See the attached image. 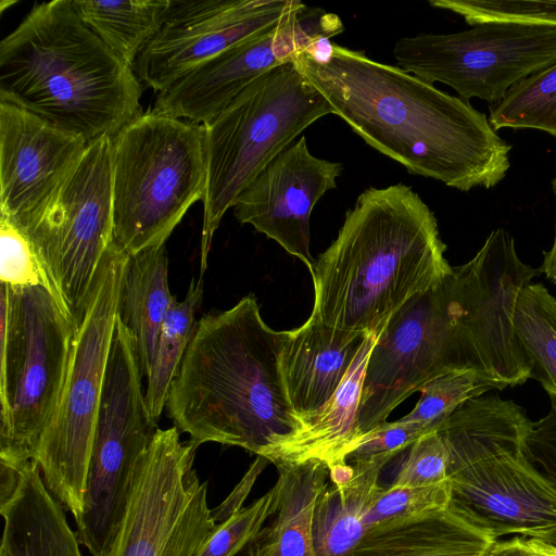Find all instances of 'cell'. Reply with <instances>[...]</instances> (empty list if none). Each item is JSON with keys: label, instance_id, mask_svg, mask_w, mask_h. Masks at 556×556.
<instances>
[{"label": "cell", "instance_id": "obj_26", "mask_svg": "<svg viewBox=\"0 0 556 556\" xmlns=\"http://www.w3.org/2000/svg\"><path fill=\"white\" fill-rule=\"evenodd\" d=\"M80 20L127 65L159 33L172 0H72Z\"/></svg>", "mask_w": 556, "mask_h": 556}, {"label": "cell", "instance_id": "obj_5", "mask_svg": "<svg viewBox=\"0 0 556 556\" xmlns=\"http://www.w3.org/2000/svg\"><path fill=\"white\" fill-rule=\"evenodd\" d=\"M205 126L150 110L113 136V242L128 255L165 245L203 201Z\"/></svg>", "mask_w": 556, "mask_h": 556}, {"label": "cell", "instance_id": "obj_1", "mask_svg": "<svg viewBox=\"0 0 556 556\" xmlns=\"http://www.w3.org/2000/svg\"><path fill=\"white\" fill-rule=\"evenodd\" d=\"M293 61L334 115L408 173L460 191L506 176L511 147L469 101L337 43L324 62L303 52Z\"/></svg>", "mask_w": 556, "mask_h": 556}, {"label": "cell", "instance_id": "obj_27", "mask_svg": "<svg viewBox=\"0 0 556 556\" xmlns=\"http://www.w3.org/2000/svg\"><path fill=\"white\" fill-rule=\"evenodd\" d=\"M203 299V279L191 280L182 301L174 298L162 324L154 364L144 393L148 409L156 420L166 406L172 382L197 328L195 314Z\"/></svg>", "mask_w": 556, "mask_h": 556}, {"label": "cell", "instance_id": "obj_38", "mask_svg": "<svg viewBox=\"0 0 556 556\" xmlns=\"http://www.w3.org/2000/svg\"><path fill=\"white\" fill-rule=\"evenodd\" d=\"M269 463L266 457L256 455V459L251 464L248 471L230 494L217 507L211 510L212 518L216 525L225 521L243 508L242 505L251 492L253 484Z\"/></svg>", "mask_w": 556, "mask_h": 556}, {"label": "cell", "instance_id": "obj_33", "mask_svg": "<svg viewBox=\"0 0 556 556\" xmlns=\"http://www.w3.org/2000/svg\"><path fill=\"white\" fill-rule=\"evenodd\" d=\"M273 491L216 525L197 556H235L254 539L273 515Z\"/></svg>", "mask_w": 556, "mask_h": 556}, {"label": "cell", "instance_id": "obj_20", "mask_svg": "<svg viewBox=\"0 0 556 556\" xmlns=\"http://www.w3.org/2000/svg\"><path fill=\"white\" fill-rule=\"evenodd\" d=\"M376 333H370L332 397L302 421L300 430L268 450L266 457L278 464L317 459L331 467L345 463L358 442L357 413L368 357Z\"/></svg>", "mask_w": 556, "mask_h": 556}, {"label": "cell", "instance_id": "obj_44", "mask_svg": "<svg viewBox=\"0 0 556 556\" xmlns=\"http://www.w3.org/2000/svg\"><path fill=\"white\" fill-rule=\"evenodd\" d=\"M532 539H535V540L542 542L543 544H546L553 548H556V528H554L545 533H542L540 535H536Z\"/></svg>", "mask_w": 556, "mask_h": 556}, {"label": "cell", "instance_id": "obj_11", "mask_svg": "<svg viewBox=\"0 0 556 556\" xmlns=\"http://www.w3.org/2000/svg\"><path fill=\"white\" fill-rule=\"evenodd\" d=\"M22 232L52 293L78 330L99 265L113 241L112 136L89 142L43 214Z\"/></svg>", "mask_w": 556, "mask_h": 556}, {"label": "cell", "instance_id": "obj_18", "mask_svg": "<svg viewBox=\"0 0 556 556\" xmlns=\"http://www.w3.org/2000/svg\"><path fill=\"white\" fill-rule=\"evenodd\" d=\"M342 164L314 156L304 136L292 142L242 190L233 215L275 240L313 270L309 219L319 199L337 187Z\"/></svg>", "mask_w": 556, "mask_h": 556}, {"label": "cell", "instance_id": "obj_28", "mask_svg": "<svg viewBox=\"0 0 556 556\" xmlns=\"http://www.w3.org/2000/svg\"><path fill=\"white\" fill-rule=\"evenodd\" d=\"M514 329L532 362L531 377L540 381L556 405V299L542 283H528L519 292Z\"/></svg>", "mask_w": 556, "mask_h": 556}, {"label": "cell", "instance_id": "obj_22", "mask_svg": "<svg viewBox=\"0 0 556 556\" xmlns=\"http://www.w3.org/2000/svg\"><path fill=\"white\" fill-rule=\"evenodd\" d=\"M63 506L47 489L35 460L23 469L14 497L0 507L4 520L0 553L5 556H83Z\"/></svg>", "mask_w": 556, "mask_h": 556}, {"label": "cell", "instance_id": "obj_43", "mask_svg": "<svg viewBox=\"0 0 556 556\" xmlns=\"http://www.w3.org/2000/svg\"><path fill=\"white\" fill-rule=\"evenodd\" d=\"M527 542L539 556H556V548L543 544L542 542L532 538H528Z\"/></svg>", "mask_w": 556, "mask_h": 556}, {"label": "cell", "instance_id": "obj_42", "mask_svg": "<svg viewBox=\"0 0 556 556\" xmlns=\"http://www.w3.org/2000/svg\"><path fill=\"white\" fill-rule=\"evenodd\" d=\"M329 481L336 486L346 485L355 476V468L352 464L338 463L328 468Z\"/></svg>", "mask_w": 556, "mask_h": 556}, {"label": "cell", "instance_id": "obj_7", "mask_svg": "<svg viewBox=\"0 0 556 556\" xmlns=\"http://www.w3.org/2000/svg\"><path fill=\"white\" fill-rule=\"evenodd\" d=\"M465 369L475 370L482 380L469 292L463 276L453 267L438 285L412 298L378 330L358 405V441L424 384Z\"/></svg>", "mask_w": 556, "mask_h": 556}, {"label": "cell", "instance_id": "obj_31", "mask_svg": "<svg viewBox=\"0 0 556 556\" xmlns=\"http://www.w3.org/2000/svg\"><path fill=\"white\" fill-rule=\"evenodd\" d=\"M450 496L448 480L422 486L379 485L363 517L365 533L391 520L446 508Z\"/></svg>", "mask_w": 556, "mask_h": 556}, {"label": "cell", "instance_id": "obj_25", "mask_svg": "<svg viewBox=\"0 0 556 556\" xmlns=\"http://www.w3.org/2000/svg\"><path fill=\"white\" fill-rule=\"evenodd\" d=\"M388 463L382 459L354 463L355 476L346 485L336 486L328 482L320 492L313 519L318 556H344L362 540L364 514Z\"/></svg>", "mask_w": 556, "mask_h": 556}, {"label": "cell", "instance_id": "obj_37", "mask_svg": "<svg viewBox=\"0 0 556 556\" xmlns=\"http://www.w3.org/2000/svg\"><path fill=\"white\" fill-rule=\"evenodd\" d=\"M522 454L533 470L556 493V405L531 425L525 435Z\"/></svg>", "mask_w": 556, "mask_h": 556}, {"label": "cell", "instance_id": "obj_24", "mask_svg": "<svg viewBox=\"0 0 556 556\" xmlns=\"http://www.w3.org/2000/svg\"><path fill=\"white\" fill-rule=\"evenodd\" d=\"M175 296L168 287L165 245L127 256L117 317L131 334L142 377H149L155 358L160 331Z\"/></svg>", "mask_w": 556, "mask_h": 556}, {"label": "cell", "instance_id": "obj_8", "mask_svg": "<svg viewBox=\"0 0 556 556\" xmlns=\"http://www.w3.org/2000/svg\"><path fill=\"white\" fill-rule=\"evenodd\" d=\"M0 462L35 460L59 407L76 328L42 285L0 286Z\"/></svg>", "mask_w": 556, "mask_h": 556}, {"label": "cell", "instance_id": "obj_39", "mask_svg": "<svg viewBox=\"0 0 556 556\" xmlns=\"http://www.w3.org/2000/svg\"><path fill=\"white\" fill-rule=\"evenodd\" d=\"M24 467L18 469L0 462V507L5 506L17 492Z\"/></svg>", "mask_w": 556, "mask_h": 556}, {"label": "cell", "instance_id": "obj_6", "mask_svg": "<svg viewBox=\"0 0 556 556\" xmlns=\"http://www.w3.org/2000/svg\"><path fill=\"white\" fill-rule=\"evenodd\" d=\"M328 114H333L330 103L292 60L256 78L204 124L201 277L214 233L238 195L305 128Z\"/></svg>", "mask_w": 556, "mask_h": 556}, {"label": "cell", "instance_id": "obj_23", "mask_svg": "<svg viewBox=\"0 0 556 556\" xmlns=\"http://www.w3.org/2000/svg\"><path fill=\"white\" fill-rule=\"evenodd\" d=\"M495 541L446 507L376 526L344 556H484Z\"/></svg>", "mask_w": 556, "mask_h": 556}, {"label": "cell", "instance_id": "obj_9", "mask_svg": "<svg viewBox=\"0 0 556 556\" xmlns=\"http://www.w3.org/2000/svg\"><path fill=\"white\" fill-rule=\"evenodd\" d=\"M127 256L112 241L102 257L76 332L61 401L35 459L47 489L75 520L84 510L93 431Z\"/></svg>", "mask_w": 556, "mask_h": 556}, {"label": "cell", "instance_id": "obj_19", "mask_svg": "<svg viewBox=\"0 0 556 556\" xmlns=\"http://www.w3.org/2000/svg\"><path fill=\"white\" fill-rule=\"evenodd\" d=\"M368 336L329 326L312 315L287 331L281 369L301 422L332 397Z\"/></svg>", "mask_w": 556, "mask_h": 556}, {"label": "cell", "instance_id": "obj_41", "mask_svg": "<svg viewBox=\"0 0 556 556\" xmlns=\"http://www.w3.org/2000/svg\"><path fill=\"white\" fill-rule=\"evenodd\" d=\"M552 188L556 198V176L552 180ZM543 263L539 268L540 273L544 274L553 283H556V222L552 247L548 251L543 252Z\"/></svg>", "mask_w": 556, "mask_h": 556}, {"label": "cell", "instance_id": "obj_35", "mask_svg": "<svg viewBox=\"0 0 556 556\" xmlns=\"http://www.w3.org/2000/svg\"><path fill=\"white\" fill-rule=\"evenodd\" d=\"M448 453L441 434L430 431L409 447L392 484L430 485L448 480Z\"/></svg>", "mask_w": 556, "mask_h": 556}, {"label": "cell", "instance_id": "obj_29", "mask_svg": "<svg viewBox=\"0 0 556 556\" xmlns=\"http://www.w3.org/2000/svg\"><path fill=\"white\" fill-rule=\"evenodd\" d=\"M489 110L495 130L529 128L556 138V62L515 85Z\"/></svg>", "mask_w": 556, "mask_h": 556}, {"label": "cell", "instance_id": "obj_10", "mask_svg": "<svg viewBox=\"0 0 556 556\" xmlns=\"http://www.w3.org/2000/svg\"><path fill=\"white\" fill-rule=\"evenodd\" d=\"M135 341L116 316L86 478L79 543L100 556L115 534L157 431L141 387Z\"/></svg>", "mask_w": 556, "mask_h": 556}, {"label": "cell", "instance_id": "obj_12", "mask_svg": "<svg viewBox=\"0 0 556 556\" xmlns=\"http://www.w3.org/2000/svg\"><path fill=\"white\" fill-rule=\"evenodd\" d=\"M396 66L452 87L465 101L500 102L518 83L556 62V26L489 22L452 34L399 39Z\"/></svg>", "mask_w": 556, "mask_h": 556}, {"label": "cell", "instance_id": "obj_16", "mask_svg": "<svg viewBox=\"0 0 556 556\" xmlns=\"http://www.w3.org/2000/svg\"><path fill=\"white\" fill-rule=\"evenodd\" d=\"M523 439L448 475L447 507L494 540L514 533L534 538L556 528V493L526 460Z\"/></svg>", "mask_w": 556, "mask_h": 556}, {"label": "cell", "instance_id": "obj_3", "mask_svg": "<svg viewBox=\"0 0 556 556\" xmlns=\"http://www.w3.org/2000/svg\"><path fill=\"white\" fill-rule=\"evenodd\" d=\"M445 250L433 212L410 187H370L315 261L311 315L343 330L376 333L452 271Z\"/></svg>", "mask_w": 556, "mask_h": 556}, {"label": "cell", "instance_id": "obj_30", "mask_svg": "<svg viewBox=\"0 0 556 556\" xmlns=\"http://www.w3.org/2000/svg\"><path fill=\"white\" fill-rule=\"evenodd\" d=\"M491 390L493 388L482 382L475 370L451 371L424 384L414 409L400 419L437 430L467 401Z\"/></svg>", "mask_w": 556, "mask_h": 556}, {"label": "cell", "instance_id": "obj_15", "mask_svg": "<svg viewBox=\"0 0 556 556\" xmlns=\"http://www.w3.org/2000/svg\"><path fill=\"white\" fill-rule=\"evenodd\" d=\"M296 0H174L134 71L161 92L223 51L262 34L302 8Z\"/></svg>", "mask_w": 556, "mask_h": 556}, {"label": "cell", "instance_id": "obj_13", "mask_svg": "<svg viewBox=\"0 0 556 556\" xmlns=\"http://www.w3.org/2000/svg\"><path fill=\"white\" fill-rule=\"evenodd\" d=\"M197 447L181 442L175 426L157 429L123 519L100 556H197L216 527L207 482L193 468Z\"/></svg>", "mask_w": 556, "mask_h": 556}, {"label": "cell", "instance_id": "obj_36", "mask_svg": "<svg viewBox=\"0 0 556 556\" xmlns=\"http://www.w3.org/2000/svg\"><path fill=\"white\" fill-rule=\"evenodd\" d=\"M430 431L433 430L401 419L392 422L384 421L357 442L348 454L346 462L349 464L372 459L390 462Z\"/></svg>", "mask_w": 556, "mask_h": 556}, {"label": "cell", "instance_id": "obj_2", "mask_svg": "<svg viewBox=\"0 0 556 556\" xmlns=\"http://www.w3.org/2000/svg\"><path fill=\"white\" fill-rule=\"evenodd\" d=\"M286 338L264 321L253 294L204 315L169 389L175 427L197 446L215 442L262 456L300 430L281 369Z\"/></svg>", "mask_w": 556, "mask_h": 556}, {"label": "cell", "instance_id": "obj_40", "mask_svg": "<svg viewBox=\"0 0 556 556\" xmlns=\"http://www.w3.org/2000/svg\"><path fill=\"white\" fill-rule=\"evenodd\" d=\"M484 556H539L521 536L495 541Z\"/></svg>", "mask_w": 556, "mask_h": 556}, {"label": "cell", "instance_id": "obj_45", "mask_svg": "<svg viewBox=\"0 0 556 556\" xmlns=\"http://www.w3.org/2000/svg\"><path fill=\"white\" fill-rule=\"evenodd\" d=\"M0 556H5L4 554L0 553Z\"/></svg>", "mask_w": 556, "mask_h": 556}, {"label": "cell", "instance_id": "obj_32", "mask_svg": "<svg viewBox=\"0 0 556 556\" xmlns=\"http://www.w3.org/2000/svg\"><path fill=\"white\" fill-rule=\"evenodd\" d=\"M457 13L470 25L515 22L556 26V0H430Z\"/></svg>", "mask_w": 556, "mask_h": 556}, {"label": "cell", "instance_id": "obj_21", "mask_svg": "<svg viewBox=\"0 0 556 556\" xmlns=\"http://www.w3.org/2000/svg\"><path fill=\"white\" fill-rule=\"evenodd\" d=\"M274 494V519L245 546L248 556H318L313 535L316 501L327 485L325 463L309 459L278 464Z\"/></svg>", "mask_w": 556, "mask_h": 556}, {"label": "cell", "instance_id": "obj_4", "mask_svg": "<svg viewBox=\"0 0 556 556\" xmlns=\"http://www.w3.org/2000/svg\"><path fill=\"white\" fill-rule=\"evenodd\" d=\"M141 85L78 16L72 0L39 3L0 42V102L91 142L142 114Z\"/></svg>", "mask_w": 556, "mask_h": 556}, {"label": "cell", "instance_id": "obj_17", "mask_svg": "<svg viewBox=\"0 0 556 556\" xmlns=\"http://www.w3.org/2000/svg\"><path fill=\"white\" fill-rule=\"evenodd\" d=\"M89 142L16 105L0 102V216L22 231L43 214Z\"/></svg>", "mask_w": 556, "mask_h": 556}, {"label": "cell", "instance_id": "obj_14", "mask_svg": "<svg viewBox=\"0 0 556 556\" xmlns=\"http://www.w3.org/2000/svg\"><path fill=\"white\" fill-rule=\"evenodd\" d=\"M343 30L334 14L305 4L273 28L192 68L159 92L152 111L197 124L216 116L247 86L292 61L320 38Z\"/></svg>", "mask_w": 556, "mask_h": 556}, {"label": "cell", "instance_id": "obj_34", "mask_svg": "<svg viewBox=\"0 0 556 556\" xmlns=\"http://www.w3.org/2000/svg\"><path fill=\"white\" fill-rule=\"evenodd\" d=\"M0 280L9 287L42 285L52 292L26 236L3 216H0Z\"/></svg>", "mask_w": 556, "mask_h": 556}]
</instances>
